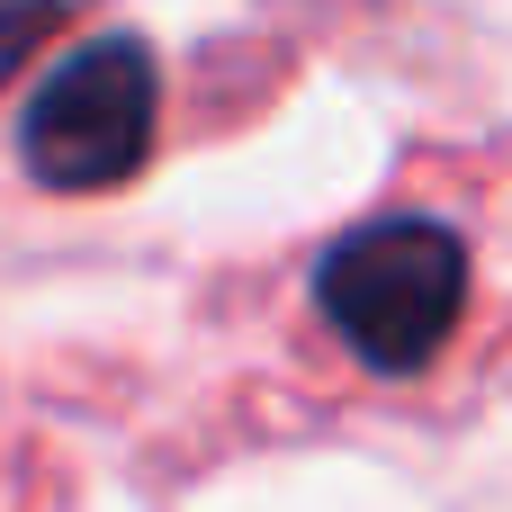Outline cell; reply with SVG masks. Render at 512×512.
I'll use <instances>...</instances> for the list:
<instances>
[{
  "label": "cell",
  "mask_w": 512,
  "mask_h": 512,
  "mask_svg": "<svg viewBox=\"0 0 512 512\" xmlns=\"http://www.w3.org/2000/svg\"><path fill=\"white\" fill-rule=\"evenodd\" d=\"M162 126V72L135 36L72 45L18 108V162L36 189H117L144 171Z\"/></svg>",
  "instance_id": "obj_2"
},
{
  "label": "cell",
  "mask_w": 512,
  "mask_h": 512,
  "mask_svg": "<svg viewBox=\"0 0 512 512\" xmlns=\"http://www.w3.org/2000/svg\"><path fill=\"white\" fill-rule=\"evenodd\" d=\"M72 18H90V0H0V81H18L36 45H54Z\"/></svg>",
  "instance_id": "obj_3"
},
{
  "label": "cell",
  "mask_w": 512,
  "mask_h": 512,
  "mask_svg": "<svg viewBox=\"0 0 512 512\" xmlns=\"http://www.w3.org/2000/svg\"><path fill=\"white\" fill-rule=\"evenodd\" d=\"M315 315L378 378L432 369L468 315V243L441 216H369L315 261Z\"/></svg>",
  "instance_id": "obj_1"
}]
</instances>
